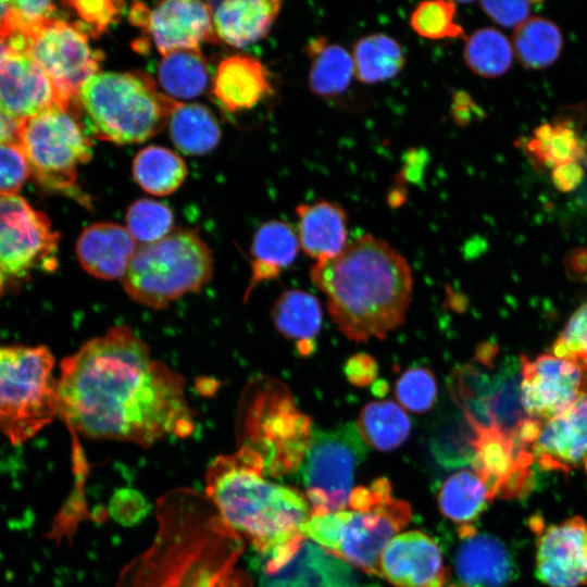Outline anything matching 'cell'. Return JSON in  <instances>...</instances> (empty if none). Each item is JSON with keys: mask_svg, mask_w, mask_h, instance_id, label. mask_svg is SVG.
<instances>
[{"mask_svg": "<svg viewBox=\"0 0 587 587\" xmlns=\"http://www.w3.org/2000/svg\"><path fill=\"white\" fill-rule=\"evenodd\" d=\"M259 587H366L358 570L316 542L303 538L277 570L260 573Z\"/></svg>", "mask_w": 587, "mask_h": 587, "instance_id": "19", "label": "cell"}, {"mask_svg": "<svg viewBox=\"0 0 587 587\" xmlns=\"http://www.w3.org/2000/svg\"><path fill=\"white\" fill-rule=\"evenodd\" d=\"M158 78L172 99H191L207 88L208 65L199 49L173 51L162 55Z\"/></svg>", "mask_w": 587, "mask_h": 587, "instance_id": "34", "label": "cell"}, {"mask_svg": "<svg viewBox=\"0 0 587 587\" xmlns=\"http://www.w3.org/2000/svg\"><path fill=\"white\" fill-rule=\"evenodd\" d=\"M455 13L452 1H424L411 13L410 26L427 39H465L463 28L455 22Z\"/></svg>", "mask_w": 587, "mask_h": 587, "instance_id": "38", "label": "cell"}, {"mask_svg": "<svg viewBox=\"0 0 587 587\" xmlns=\"http://www.w3.org/2000/svg\"><path fill=\"white\" fill-rule=\"evenodd\" d=\"M137 241L120 224L102 222L86 227L76 242L82 267L100 279H122L137 251Z\"/></svg>", "mask_w": 587, "mask_h": 587, "instance_id": "21", "label": "cell"}, {"mask_svg": "<svg viewBox=\"0 0 587 587\" xmlns=\"http://www.w3.org/2000/svg\"><path fill=\"white\" fill-rule=\"evenodd\" d=\"M461 539L454 557L458 587H504L512 579L514 563L499 539L477 530Z\"/></svg>", "mask_w": 587, "mask_h": 587, "instance_id": "22", "label": "cell"}, {"mask_svg": "<svg viewBox=\"0 0 587 587\" xmlns=\"http://www.w3.org/2000/svg\"><path fill=\"white\" fill-rule=\"evenodd\" d=\"M136 183L147 192L166 196L174 192L185 180L187 167L174 151L160 146L140 150L133 161Z\"/></svg>", "mask_w": 587, "mask_h": 587, "instance_id": "33", "label": "cell"}, {"mask_svg": "<svg viewBox=\"0 0 587 587\" xmlns=\"http://www.w3.org/2000/svg\"><path fill=\"white\" fill-rule=\"evenodd\" d=\"M16 140L30 174L46 188L71 189L79 165L92 155L82 122L71 110L53 107L18 122Z\"/></svg>", "mask_w": 587, "mask_h": 587, "instance_id": "9", "label": "cell"}, {"mask_svg": "<svg viewBox=\"0 0 587 587\" xmlns=\"http://www.w3.org/2000/svg\"><path fill=\"white\" fill-rule=\"evenodd\" d=\"M177 104L146 73L98 72L82 85L71 110L93 137L126 145L159 134Z\"/></svg>", "mask_w": 587, "mask_h": 587, "instance_id": "5", "label": "cell"}, {"mask_svg": "<svg viewBox=\"0 0 587 587\" xmlns=\"http://www.w3.org/2000/svg\"><path fill=\"white\" fill-rule=\"evenodd\" d=\"M437 380L434 373L422 366L407 370L397 380L395 396L405 409L423 413L433 408L437 400Z\"/></svg>", "mask_w": 587, "mask_h": 587, "instance_id": "40", "label": "cell"}, {"mask_svg": "<svg viewBox=\"0 0 587 587\" xmlns=\"http://www.w3.org/2000/svg\"><path fill=\"white\" fill-rule=\"evenodd\" d=\"M264 475L262 458L246 446L216 457L205 473V491L216 512L261 558L303 537L300 528L311 516L300 491Z\"/></svg>", "mask_w": 587, "mask_h": 587, "instance_id": "3", "label": "cell"}, {"mask_svg": "<svg viewBox=\"0 0 587 587\" xmlns=\"http://www.w3.org/2000/svg\"><path fill=\"white\" fill-rule=\"evenodd\" d=\"M25 37L26 50L49 77L61 108L71 110L82 85L98 73L101 53L80 24L55 17Z\"/></svg>", "mask_w": 587, "mask_h": 587, "instance_id": "12", "label": "cell"}, {"mask_svg": "<svg viewBox=\"0 0 587 587\" xmlns=\"http://www.w3.org/2000/svg\"><path fill=\"white\" fill-rule=\"evenodd\" d=\"M372 391L377 397H383L388 392V385L385 380H376L373 383Z\"/></svg>", "mask_w": 587, "mask_h": 587, "instance_id": "50", "label": "cell"}, {"mask_svg": "<svg viewBox=\"0 0 587 587\" xmlns=\"http://www.w3.org/2000/svg\"><path fill=\"white\" fill-rule=\"evenodd\" d=\"M11 4L12 21L10 36H27L57 17V5L51 1L20 0L11 1Z\"/></svg>", "mask_w": 587, "mask_h": 587, "instance_id": "44", "label": "cell"}, {"mask_svg": "<svg viewBox=\"0 0 587 587\" xmlns=\"http://www.w3.org/2000/svg\"><path fill=\"white\" fill-rule=\"evenodd\" d=\"M66 5L71 7L84 22L82 27L86 33L89 30L92 36H98L121 17L125 2L116 0H75L66 2Z\"/></svg>", "mask_w": 587, "mask_h": 587, "instance_id": "42", "label": "cell"}, {"mask_svg": "<svg viewBox=\"0 0 587 587\" xmlns=\"http://www.w3.org/2000/svg\"><path fill=\"white\" fill-rule=\"evenodd\" d=\"M59 234L16 193H0V298L58 265Z\"/></svg>", "mask_w": 587, "mask_h": 587, "instance_id": "10", "label": "cell"}, {"mask_svg": "<svg viewBox=\"0 0 587 587\" xmlns=\"http://www.w3.org/2000/svg\"><path fill=\"white\" fill-rule=\"evenodd\" d=\"M212 274V252L200 235L177 229L138 247L121 282L134 301L163 309L187 294L201 291Z\"/></svg>", "mask_w": 587, "mask_h": 587, "instance_id": "6", "label": "cell"}, {"mask_svg": "<svg viewBox=\"0 0 587 587\" xmlns=\"http://www.w3.org/2000/svg\"><path fill=\"white\" fill-rule=\"evenodd\" d=\"M278 0L223 1L212 10L217 40L235 47H247L264 37L279 13Z\"/></svg>", "mask_w": 587, "mask_h": 587, "instance_id": "25", "label": "cell"}, {"mask_svg": "<svg viewBox=\"0 0 587 587\" xmlns=\"http://www.w3.org/2000/svg\"><path fill=\"white\" fill-rule=\"evenodd\" d=\"M534 460L547 471L569 473L587 458V380L575 401L541 424L530 447Z\"/></svg>", "mask_w": 587, "mask_h": 587, "instance_id": "20", "label": "cell"}, {"mask_svg": "<svg viewBox=\"0 0 587 587\" xmlns=\"http://www.w3.org/2000/svg\"><path fill=\"white\" fill-rule=\"evenodd\" d=\"M58 415L84 437L142 447L195 429L185 378L153 359L127 325L110 328L62 360Z\"/></svg>", "mask_w": 587, "mask_h": 587, "instance_id": "1", "label": "cell"}, {"mask_svg": "<svg viewBox=\"0 0 587 587\" xmlns=\"http://www.w3.org/2000/svg\"><path fill=\"white\" fill-rule=\"evenodd\" d=\"M586 142L582 139L573 122L560 118L544 123L525 140L524 148L536 163L546 167L578 162L585 157Z\"/></svg>", "mask_w": 587, "mask_h": 587, "instance_id": "31", "label": "cell"}, {"mask_svg": "<svg viewBox=\"0 0 587 587\" xmlns=\"http://www.w3.org/2000/svg\"><path fill=\"white\" fill-rule=\"evenodd\" d=\"M130 22L148 33L159 52L199 49L202 42L216 41L212 8L200 1L167 0L150 9L136 2L129 10Z\"/></svg>", "mask_w": 587, "mask_h": 587, "instance_id": "16", "label": "cell"}, {"mask_svg": "<svg viewBox=\"0 0 587 587\" xmlns=\"http://www.w3.org/2000/svg\"><path fill=\"white\" fill-rule=\"evenodd\" d=\"M213 95L229 111L249 110L271 90L265 66L254 57L230 55L221 61L213 79Z\"/></svg>", "mask_w": 587, "mask_h": 587, "instance_id": "24", "label": "cell"}, {"mask_svg": "<svg viewBox=\"0 0 587 587\" xmlns=\"http://www.w3.org/2000/svg\"><path fill=\"white\" fill-rule=\"evenodd\" d=\"M490 500L485 482L474 470L451 474L438 492L440 512L460 526L473 525Z\"/></svg>", "mask_w": 587, "mask_h": 587, "instance_id": "28", "label": "cell"}, {"mask_svg": "<svg viewBox=\"0 0 587 587\" xmlns=\"http://www.w3.org/2000/svg\"><path fill=\"white\" fill-rule=\"evenodd\" d=\"M563 46L562 35L557 24L548 18H528L513 35V51L519 62L526 68L541 70L553 64Z\"/></svg>", "mask_w": 587, "mask_h": 587, "instance_id": "36", "label": "cell"}, {"mask_svg": "<svg viewBox=\"0 0 587 587\" xmlns=\"http://www.w3.org/2000/svg\"><path fill=\"white\" fill-rule=\"evenodd\" d=\"M354 77L363 84H375L396 77L405 57L400 43L385 34L360 38L352 48Z\"/></svg>", "mask_w": 587, "mask_h": 587, "instance_id": "30", "label": "cell"}, {"mask_svg": "<svg viewBox=\"0 0 587 587\" xmlns=\"http://www.w3.org/2000/svg\"><path fill=\"white\" fill-rule=\"evenodd\" d=\"M379 576L395 587H444L449 578L440 548L428 535H396L379 558Z\"/></svg>", "mask_w": 587, "mask_h": 587, "instance_id": "18", "label": "cell"}, {"mask_svg": "<svg viewBox=\"0 0 587 587\" xmlns=\"http://www.w3.org/2000/svg\"><path fill=\"white\" fill-rule=\"evenodd\" d=\"M312 283L327 298V310L351 341L384 339L405 319L413 279L405 259L388 242L365 234L335 258L316 262Z\"/></svg>", "mask_w": 587, "mask_h": 587, "instance_id": "2", "label": "cell"}, {"mask_svg": "<svg viewBox=\"0 0 587 587\" xmlns=\"http://www.w3.org/2000/svg\"><path fill=\"white\" fill-rule=\"evenodd\" d=\"M309 88L315 96L334 98L344 93L354 77L351 53L324 37L309 41Z\"/></svg>", "mask_w": 587, "mask_h": 587, "instance_id": "27", "label": "cell"}, {"mask_svg": "<svg viewBox=\"0 0 587 587\" xmlns=\"http://www.w3.org/2000/svg\"><path fill=\"white\" fill-rule=\"evenodd\" d=\"M246 392L239 419L241 446L262 458L264 474L298 472L312 438V420L295 405L279 382L263 379Z\"/></svg>", "mask_w": 587, "mask_h": 587, "instance_id": "7", "label": "cell"}, {"mask_svg": "<svg viewBox=\"0 0 587 587\" xmlns=\"http://www.w3.org/2000/svg\"><path fill=\"white\" fill-rule=\"evenodd\" d=\"M551 352L574 359L587 366V301L569 319Z\"/></svg>", "mask_w": 587, "mask_h": 587, "instance_id": "41", "label": "cell"}, {"mask_svg": "<svg viewBox=\"0 0 587 587\" xmlns=\"http://www.w3.org/2000/svg\"><path fill=\"white\" fill-rule=\"evenodd\" d=\"M357 427L363 440L379 451H390L402 445L411 433V420L391 400L373 401L360 412Z\"/></svg>", "mask_w": 587, "mask_h": 587, "instance_id": "32", "label": "cell"}, {"mask_svg": "<svg viewBox=\"0 0 587 587\" xmlns=\"http://www.w3.org/2000/svg\"><path fill=\"white\" fill-rule=\"evenodd\" d=\"M530 1H483V11L497 24L504 27H519L527 21Z\"/></svg>", "mask_w": 587, "mask_h": 587, "instance_id": "45", "label": "cell"}, {"mask_svg": "<svg viewBox=\"0 0 587 587\" xmlns=\"http://www.w3.org/2000/svg\"><path fill=\"white\" fill-rule=\"evenodd\" d=\"M410 505L391 492L385 477L354 487L348 505L311 515L301 534L359 571L379 576V558L387 544L411 521Z\"/></svg>", "mask_w": 587, "mask_h": 587, "instance_id": "4", "label": "cell"}, {"mask_svg": "<svg viewBox=\"0 0 587 587\" xmlns=\"http://www.w3.org/2000/svg\"><path fill=\"white\" fill-rule=\"evenodd\" d=\"M18 122H15L0 112V142L16 139Z\"/></svg>", "mask_w": 587, "mask_h": 587, "instance_id": "49", "label": "cell"}, {"mask_svg": "<svg viewBox=\"0 0 587 587\" xmlns=\"http://www.w3.org/2000/svg\"><path fill=\"white\" fill-rule=\"evenodd\" d=\"M344 372L352 385L365 387L376 382L378 365L372 355L357 353L347 360Z\"/></svg>", "mask_w": 587, "mask_h": 587, "instance_id": "46", "label": "cell"}, {"mask_svg": "<svg viewBox=\"0 0 587 587\" xmlns=\"http://www.w3.org/2000/svg\"><path fill=\"white\" fill-rule=\"evenodd\" d=\"M25 43L22 35L0 37V112L15 122L61 107L53 84Z\"/></svg>", "mask_w": 587, "mask_h": 587, "instance_id": "14", "label": "cell"}, {"mask_svg": "<svg viewBox=\"0 0 587 587\" xmlns=\"http://www.w3.org/2000/svg\"><path fill=\"white\" fill-rule=\"evenodd\" d=\"M170 136L185 154L202 155L213 150L221 139V127L204 105L178 103L168 120Z\"/></svg>", "mask_w": 587, "mask_h": 587, "instance_id": "29", "label": "cell"}, {"mask_svg": "<svg viewBox=\"0 0 587 587\" xmlns=\"http://www.w3.org/2000/svg\"><path fill=\"white\" fill-rule=\"evenodd\" d=\"M299 238L286 222L271 220L255 232L251 243V278L245 300L263 280L273 279L292 264L299 251Z\"/></svg>", "mask_w": 587, "mask_h": 587, "instance_id": "26", "label": "cell"}, {"mask_svg": "<svg viewBox=\"0 0 587 587\" xmlns=\"http://www.w3.org/2000/svg\"><path fill=\"white\" fill-rule=\"evenodd\" d=\"M584 178V170L578 162H569L552 168L551 180L561 192L576 189Z\"/></svg>", "mask_w": 587, "mask_h": 587, "instance_id": "47", "label": "cell"}, {"mask_svg": "<svg viewBox=\"0 0 587 587\" xmlns=\"http://www.w3.org/2000/svg\"><path fill=\"white\" fill-rule=\"evenodd\" d=\"M367 450L355 423L326 430L313 427L309 449L298 470L311 515L328 514L348 505L355 471Z\"/></svg>", "mask_w": 587, "mask_h": 587, "instance_id": "11", "label": "cell"}, {"mask_svg": "<svg viewBox=\"0 0 587 587\" xmlns=\"http://www.w3.org/2000/svg\"><path fill=\"white\" fill-rule=\"evenodd\" d=\"M12 4L11 1H0V37L11 34Z\"/></svg>", "mask_w": 587, "mask_h": 587, "instance_id": "48", "label": "cell"}, {"mask_svg": "<svg viewBox=\"0 0 587 587\" xmlns=\"http://www.w3.org/2000/svg\"><path fill=\"white\" fill-rule=\"evenodd\" d=\"M30 168L16 139L0 142V193H15Z\"/></svg>", "mask_w": 587, "mask_h": 587, "instance_id": "43", "label": "cell"}, {"mask_svg": "<svg viewBox=\"0 0 587 587\" xmlns=\"http://www.w3.org/2000/svg\"><path fill=\"white\" fill-rule=\"evenodd\" d=\"M298 238L303 251L316 262L337 257L347 246V214L337 203L319 200L296 209Z\"/></svg>", "mask_w": 587, "mask_h": 587, "instance_id": "23", "label": "cell"}, {"mask_svg": "<svg viewBox=\"0 0 587 587\" xmlns=\"http://www.w3.org/2000/svg\"><path fill=\"white\" fill-rule=\"evenodd\" d=\"M512 60L513 47L508 38L495 28H480L465 38V64L478 76L499 77L509 70Z\"/></svg>", "mask_w": 587, "mask_h": 587, "instance_id": "37", "label": "cell"}, {"mask_svg": "<svg viewBox=\"0 0 587 587\" xmlns=\"http://www.w3.org/2000/svg\"><path fill=\"white\" fill-rule=\"evenodd\" d=\"M520 396L525 414L545 423L567 409L587 380V366L565 357L544 353L520 358Z\"/></svg>", "mask_w": 587, "mask_h": 587, "instance_id": "13", "label": "cell"}, {"mask_svg": "<svg viewBox=\"0 0 587 587\" xmlns=\"http://www.w3.org/2000/svg\"><path fill=\"white\" fill-rule=\"evenodd\" d=\"M470 439L473 470L485 482L491 499L523 495L532 484V450L515 434L496 427L473 428Z\"/></svg>", "mask_w": 587, "mask_h": 587, "instance_id": "15", "label": "cell"}, {"mask_svg": "<svg viewBox=\"0 0 587 587\" xmlns=\"http://www.w3.org/2000/svg\"><path fill=\"white\" fill-rule=\"evenodd\" d=\"M538 580L550 587L587 584V521L573 516L542 527L536 541Z\"/></svg>", "mask_w": 587, "mask_h": 587, "instance_id": "17", "label": "cell"}, {"mask_svg": "<svg viewBox=\"0 0 587 587\" xmlns=\"http://www.w3.org/2000/svg\"><path fill=\"white\" fill-rule=\"evenodd\" d=\"M174 215L165 204L140 199L126 213V228L133 238L143 245L155 242L172 232Z\"/></svg>", "mask_w": 587, "mask_h": 587, "instance_id": "39", "label": "cell"}, {"mask_svg": "<svg viewBox=\"0 0 587 587\" xmlns=\"http://www.w3.org/2000/svg\"><path fill=\"white\" fill-rule=\"evenodd\" d=\"M54 358L45 346H0V432L22 444L58 415Z\"/></svg>", "mask_w": 587, "mask_h": 587, "instance_id": "8", "label": "cell"}, {"mask_svg": "<svg viewBox=\"0 0 587 587\" xmlns=\"http://www.w3.org/2000/svg\"><path fill=\"white\" fill-rule=\"evenodd\" d=\"M275 328L298 344L312 341L322 325V310L317 299L305 291H284L272 309Z\"/></svg>", "mask_w": 587, "mask_h": 587, "instance_id": "35", "label": "cell"}]
</instances>
